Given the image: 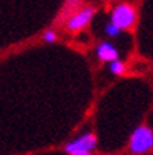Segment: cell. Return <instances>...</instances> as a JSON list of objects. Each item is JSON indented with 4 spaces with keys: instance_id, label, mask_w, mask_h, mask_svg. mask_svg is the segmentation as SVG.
<instances>
[{
    "instance_id": "6da1fadb",
    "label": "cell",
    "mask_w": 153,
    "mask_h": 155,
    "mask_svg": "<svg viewBox=\"0 0 153 155\" xmlns=\"http://www.w3.org/2000/svg\"><path fill=\"white\" fill-rule=\"evenodd\" d=\"M153 149V130L148 126H138L129 140V150L132 153H145Z\"/></svg>"
},
{
    "instance_id": "7a4b0ae2",
    "label": "cell",
    "mask_w": 153,
    "mask_h": 155,
    "mask_svg": "<svg viewBox=\"0 0 153 155\" xmlns=\"http://www.w3.org/2000/svg\"><path fill=\"white\" fill-rule=\"evenodd\" d=\"M136 21V9L132 3H118L112 9L110 15V23H113L116 28L130 29Z\"/></svg>"
},
{
    "instance_id": "3957f363",
    "label": "cell",
    "mask_w": 153,
    "mask_h": 155,
    "mask_svg": "<svg viewBox=\"0 0 153 155\" xmlns=\"http://www.w3.org/2000/svg\"><path fill=\"white\" fill-rule=\"evenodd\" d=\"M95 146H97V137L91 134V132H87V134H83L78 138L66 143L64 150L69 155H80V153H87V152L92 153Z\"/></svg>"
},
{
    "instance_id": "277c9868",
    "label": "cell",
    "mask_w": 153,
    "mask_h": 155,
    "mask_svg": "<svg viewBox=\"0 0 153 155\" xmlns=\"http://www.w3.org/2000/svg\"><path fill=\"white\" fill-rule=\"evenodd\" d=\"M94 15H95V8H92V6L78 9V11L66 21V23H64V26H66V31L75 34V32L84 29L87 25L91 23V20L94 18Z\"/></svg>"
},
{
    "instance_id": "5b68a950",
    "label": "cell",
    "mask_w": 153,
    "mask_h": 155,
    "mask_svg": "<svg viewBox=\"0 0 153 155\" xmlns=\"http://www.w3.org/2000/svg\"><path fill=\"white\" fill-rule=\"evenodd\" d=\"M97 55L100 60L110 63L113 60H118V49L109 41H103L97 46Z\"/></svg>"
},
{
    "instance_id": "8992f818",
    "label": "cell",
    "mask_w": 153,
    "mask_h": 155,
    "mask_svg": "<svg viewBox=\"0 0 153 155\" xmlns=\"http://www.w3.org/2000/svg\"><path fill=\"white\" fill-rule=\"evenodd\" d=\"M109 69H110V72L115 74V75H121V74L126 72V64L121 60H113V61L109 63Z\"/></svg>"
},
{
    "instance_id": "52a82bcc",
    "label": "cell",
    "mask_w": 153,
    "mask_h": 155,
    "mask_svg": "<svg viewBox=\"0 0 153 155\" xmlns=\"http://www.w3.org/2000/svg\"><path fill=\"white\" fill-rule=\"evenodd\" d=\"M104 32H106L109 37H118V35L121 34V29L116 28L113 23H110V21H109V23L104 26Z\"/></svg>"
},
{
    "instance_id": "ba28073f",
    "label": "cell",
    "mask_w": 153,
    "mask_h": 155,
    "mask_svg": "<svg viewBox=\"0 0 153 155\" xmlns=\"http://www.w3.org/2000/svg\"><path fill=\"white\" fill-rule=\"evenodd\" d=\"M43 41H46V43H54V41H57V32H55L54 29L45 31V34H43Z\"/></svg>"
},
{
    "instance_id": "9c48e42d",
    "label": "cell",
    "mask_w": 153,
    "mask_h": 155,
    "mask_svg": "<svg viewBox=\"0 0 153 155\" xmlns=\"http://www.w3.org/2000/svg\"><path fill=\"white\" fill-rule=\"evenodd\" d=\"M66 2H68L69 5H77L78 2H81V0H66Z\"/></svg>"
},
{
    "instance_id": "30bf717a",
    "label": "cell",
    "mask_w": 153,
    "mask_h": 155,
    "mask_svg": "<svg viewBox=\"0 0 153 155\" xmlns=\"http://www.w3.org/2000/svg\"><path fill=\"white\" fill-rule=\"evenodd\" d=\"M80 155H92L91 152H87V153H80Z\"/></svg>"
}]
</instances>
